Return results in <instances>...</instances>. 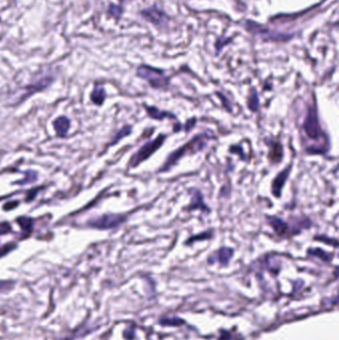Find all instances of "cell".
I'll list each match as a JSON object with an SVG mask.
<instances>
[{"label": "cell", "instance_id": "6da1fadb", "mask_svg": "<svg viewBox=\"0 0 339 340\" xmlns=\"http://www.w3.org/2000/svg\"><path fill=\"white\" fill-rule=\"evenodd\" d=\"M302 130H303L305 139H308L309 141H313V142L315 141L318 144L320 154H323L329 150V144H330L329 138L321 129L316 104L313 103L312 105L308 106V110L305 115V121L302 126Z\"/></svg>", "mask_w": 339, "mask_h": 340}, {"label": "cell", "instance_id": "7a4b0ae2", "mask_svg": "<svg viewBox=\"0 0 339 340\" xmlns=\"http://www.w3.org/2000/svg\"><path fill=\"white\" fill-rule=\"evenodd\" d=\"M210 136H207L206 134H200L197 136H194L188 142L180 146L179 148L175 149L173 152H171L170 155L167 156L165 162L163 165L157 171L158 173H163V172H168L170 169L175 166L178 161L185 157L186 155H193L196 154L197 152L202 151L206 145L208 144V141L210 140Z\"/></svg>", "mask_w": 339, "mask_h": 340}, {"label": "cell", "instance_id": "3957f363", "mask_svg": "<svg viewBox=\"0 0 339 340\" xmlns=\"http://www.w3.org/2000/svg\"><path fill=\"white\" fill-rule=\"evenodd\" d=\"M166 135H159L156 138L147 141L146 143H144L136 153L132 156L131 160H130V166L131 167H136L139 164H141L142 162H144L145 160H147L149 157H151L164 143V141L166 140Z\"/></svg>", "mask_w": 339, "mask_h": 340}, {"label": "cell", "instance_id": "277c9868", "mask_svg": "<svg viewBox=\"0 0 339 340\" xmlns=\"http://www.w3.org/2000/svg\"><path fill=\"white\" fill-rule=\"evenodd\" d=\"M137 75L146 80L154 89H164L168 84V80L166 79L164 73L157 69L141 66L137 69Z\"/></svg>", "mask_w": 339, "mask_h": 340}, {"label": "cell", "instance_id": "5b68a950", "mask_svg": "<svg viewBox=\"0 0 339 340\" xmlns=\"http://www.w3.org/2000/svg\"><path fill=\"white\" fill-rule=\"evenodd\" d=\"M127 221V217L121 214H104L98 218L91 220L88 224L92 228L101 230H108L117 228Z\"/></svg>", "mask_w": 339, "mask_h": 340}, {"label": "cell", "instance_id": "8992f818", "mask_svg": "<svg viewBox=\"0 0 339 340\" xmlns=\"http://www.w3.org/2000/svg\"><path fill=\"white\" fill-rule=\"evenodd\" d=\"M267 221L270 224L273 232L282 238H286L287 236H292L293 233L290 229V224L281 220L279 217L276 216H267Z\"/></svg>", "mask_w": 339, "mask_h": 340}, {"label": "cell", "instance_id": "52a82bcc", "mask_svg": "<svg viewBox=\"0 0 339 340\" xmlns=\"http://www.w3.org/2000/svg\"><path fill=\"white\" fill-rule=\"evenodd\" d=\"M292 167H293L292 164L289 165L286 169L281 170L280 172H278L276 174V176L273 178V180L271 182V193L274 197H276V198L280 197L282 187L285 186V184L288 180V177L291 173Z\"/></svg>", "mask_w": 339, "mask_h": 340}, {"label": "cell", "instance_id": "ba28073f", "mask_svg": "<svg viewBox=\"0 0 339 340\" xmlns=\"http://www.w3.org/2000/svg\"><path fill=\"white\" fill-rule=\"evenodd\" d=\"M187 209L189 211L197 209V210H200L202 212L210 213L209 207L204 203L202 193L197 189H193V193L191 194V202H190L189 206L187 207Z\"/></svg>", "mask_w": 339, "mask_h": 340}, {"label": "cell", "instance_id": "9c48e42d", "mask_svg": "<svg viewBox=\"0 0 339 340\" xmlns=\"http://www.w3.org/2000/svg\"><path fill=\"white\" fill-rule=\"evenodd\" d=\"M54 128L60 137L66 136L70 128V121L66 117H60L54 122Z\"/></svg>", "mask_w": 339, "mask_h": 340}, {"label": "cell", "instance_id": "30bf717a", "mask_svg": "<svg viewBox=\"0 0 339 340\" xmlns=\"http://www.w3.org/2000/svg\"><path fill=\"white\" fill-rule=\"evenodd\" d=\"M145 109L148 114V116L154 120L161 121L163 119H176V117L173 114H170L167 111L159 110L157 107L154 106H145Z\"/></svg>", "mask_w": 339, "mask_h": 340}, {"label": "cell", "instance_id": "8fae6325", "mask_svg": "<svg viewBox=\"0 0 339 340\" xmlns=\"http://www.w3.org/2000/svg\"><path fill=\"white\" fill-rule=\"evenodd\" d=\"M233 254H234L233 249L224 247V248H221V249L218 250V252L216 253V258L221 265L226 266V265L229 264L231 258L233 257Z\"/></svg>", "mask_w": 339, "mask_h": 340}, {"label": "cell", "instance_id": "7c38bea8", "mask_svg": "<svg viewBox=\"0 0 339 340\" xmlns=\"http://www.w3.org/2000/svg\"><path fill=\"white\" fill-rule=\"evenodd\" d=\"M91 98H92V101L97 103V104H102L103 101H104V98H105V92H104V89L101 87V86H96L92 95H91Z\"/></svg>", "mask_w": 339, "mask_h": 340}, {"label": "cell", "instance_id": "4fadbf2b", "mask_svg": "<svg viewBox=\"0 0 339 340\" xmlns=\"http://www.w3.org/2000/svg\"><path fill=\"white\" fill-rule=\"evenodd\" d=\"M259 106H260V101H259L258 94L255 90H253L251 92V95H250L249 99H248V107H249L250 110L256 112V111H258Z\"/></svg>", "mask_w": 339, "mask_h": 340}, {"label": "cell", "instance_id": "5bb4252c", "mask_svg": "<svg viewBox=\"0 0 339 340\" xmlns=\"http://www.w3.org/2000/svg\"><path fill=\"white\" fill-rule=\"evenodd\" d=\"M131 133H132V128L131 127H129V126H127V127H125V128H123L117 135H116V136L114 137V140H112V142H111V144H115V143H117V142H119L122 138H124L125 136H129V135H131Z\"/></svg>", "mask_w": 339, "mask_h": 340}, {"label": "cell", "instance_id": "9a60e30c", "mask_svg": "<svg viewBox=\"0 0 339 340\" xmlns=\"http://www.w3.org/2000/svg\"><path fill=\"white\" fill-rule=\"evenodd\" d=\"M17 222L24 231H28L32 228V220L28 217H21L17 220Z\"/></svg>", "mask_w": 339, "mask_h": 340}, {"label": "cell", "instance_id": "2e32d148", "mask_svg": "<svg viewBox=\"0 0 339 340\" xmlns=\"http://www.w3.org/2000/svg\"><path fill=\"white\" fill-rule=\"evenodd\" d=\"M211 233H213L212 231H207V232H204L203 234H202V237L201 238L204 239H210L213 235L211 234ZM197 238H199V237H196V236H193V237H191V238L189 239V240H187L186 241V243L185 244H191L192 242H194V241H196L197 240Z\"/></svg>", "mask_w": 339, "mask_h": 340}, {"label": "cell", "instance_id": "e0dca14e", "mask_svg": "<svg viewBox=\"0 0 339 340\" xmlns=\"http://www.w3.org/2000/svg\"><path fill=\"white\" fill-rule=\"evenodd\" d=\"M11 231V226L8 223H1L0 224V234H6Z\"/></svg>", "mask_w": 339, "mask_h": 340}, {"label": "cell", "instance_id": "ac0fdd59", "mask_svg": "<svg viewBox=\"0 0 339 340\" xmlns=\"http://www.w3.org/2000/svg\"><path fill=\"white\" fill-rule=\"evenodd\" d=\"M12 248H13L12 245H6V246H4L2 249H0V256L5 255V254H6L7 252H9Z\"/></svg>", "mask_w": 339, "mask_h": 340}]
</instances>
